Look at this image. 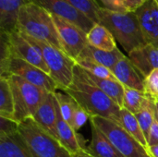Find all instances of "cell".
Here are the masks:
<instances>
[{
  "mask_svg": "<svg viewBox=\"0 0 158 157\" xmlns=\"http://www.w3.org/2000/svg\"><path fill=\"white\" fill-rule=\"evenodd\" d=\"M98 23L113 34L128 54L147 44L135 12H117L101 7L98 11Z\"/></svg>",
  "mask_w": 158,
  "mask_h": 157,
  "instance_id": "cell-2",
  "label": "cell"
},
{
  "mask_svg": "<svg viewBox=\"0 0 158 157\" xmlns=\"http://www.w3.org/2000/svg\"><path fill=\"white\" fill-rule=\"evenodd\" d=\"M0 76H19L28 82L41 87L48 93H55L59 90L57 84L46 72L34 65L15 56H7L0 61Z\"/></svg>",
  "mask_w": 158,
  "mask_h": 157,
  "instance_id": "cell-9",
  "label": "cell"
},
{
  "mask_svg": "<svg viewBox=\"0 0 158 157\" xmlns=\"http://www.w3.org/2000/svg\"><path fill=\"white\" fill-rule=\"evenodd\" d=\"M0 157H33L28 145L18 132L0 134Z\"/></svg>",
  "mask_w": 158,
  "mask_h": 157,
  "instance_id": "cell-19",
  "label": "cell"
},
{
  "mask_svg": "<svg viewBox=\"0 0 158 157\" xmlns=\"http://www.w3.org/2000/svg\"><path fill=\"white\" fill-rule=\"evenodd\" d=\"M6 78L13 94L15 120L20 123L32 118L49 93L19 76L9 75Z\"/></svg>",
  "mask_w": 158,
  "mask_h": 157,
  "instance_id": "cell-5",
  "label": "cell"
},
{
  "mask_svg": "<svg viewBox=\"0 0 158 157\" xmlns=\"http://www.w3.org/2000/svg\"><path fill=\"white\" fill-rule=\"evenodd\" d=\"M147 43L158 48V5L148 0L135 11Z\"/></svg>",
  "mask_w": 158,
  "mask_h": 157,
  "instance_id": "cell-12",
  "label": "cell"
},
{
  "mask_svg": "<svg viewBox=\"0 0 158 157\" xmlns=\"http://www.w3.org/2000/svg\"><path fill=\"white\" fill-rule=\"evenodd\" d=\"M120 126H122L126 130V131L133 136L144 148H148L147 140L141 129V126L135 115H133L126 108H121L120 110Z\"/></svg>",
  "mask_w": 158,
  "mask_h": 157,
  "instance_id": "cell-24",
  "label": "cell"
},
{
  "mask_svg": "<svg viewBox=\"0 0 158 157\" xmlns=\"http://www.w3.org/2000/svg\"><path fill=\"white\" fill-rule=\"evenodd\" d=\"M155 1L156 2V4H157V5H158V0H155Z\"/></svg>",
  "mask_w": 158,
  "mask_h": 157,
  "instance_id": "cell-39",
  "label": "cell"
},
{
  "mask_svg": "<svg viewBox=\"0 0 158 157\" xmlns=\"http://www.w3.org/2000/svg\"><path fill=\"white\" fill-rule=\"evenodd\" d=\"M64 92L75 99L91 117H102L120 125V110L110 97L97 87L77 63L71 84Z\"/></svg>",
  "mask_w": 158,
  "mask_h": 157,
  "instance_id": "cell-1",
  "label": "cell"
},
{
  "mask_svg": "<svg viewBox=\"0 0 158 157\" xmlns=\"http://www.w3.org/2000/svg\"><path fill=\"white\" fill-rule=\"evenodd\" d=\"M52 15L63 51L76 61L88 44L87 33L67 19L54 14Z\"/></svg>",
  "mask_w": 158,
  "mask_h": 157,
  "instance_id": "cell-10",
  "label": "cell"
},
{
  "mask_svg": "<svg viewBox=\"0 0 158 157\" xmlns=\"http://www.w3.org/2000/svg\"><path fill=\"white\" fill-rule=\"evenodd\" d=\"M141 129L146 138L148 140L150 130L152 128V125L154 124L155 120L156 119V104L155 100L149 97L148 101L144 105V106L142 108V110L135 115Z\"/></svg>",
  "mask_w": 158,
  "mask_h": 157,
  "instance_id": "cell-27",
  "label": "cell"
},
{
  "mask_svg": "<svg viewBox=\"0 0 158 157\" xmlns=\"http://www.w3.org/2000/svg\"><path fill=\"white\" fill-rule=\"evenodd\" d=\"M29 2L34 3L50 13L59 16L68 21L77 25L86 33L94 26V22L88 19L85 15L78 11L69 3L65 0H28Z\"/></svg>",
  "mask_w": 158,
  "mask_h": 157,
  "instance_id": "cell-11",
  "label": "cell"
},
{
  "mask_svg": "<svg viewBox=\"0 0 158 157\" xmlns=\"http://www.w3.org/2000/svg\"><path fill=\"white\" fill-rule=\"evenodd\" d=\"M104 7L117 12H127L124 0H101Z\"/></svg>",
  "mask_w": 158,
  "mask_h": 157,
  "instance_id": "cell-33",
  "label": "cell"
},
{
  "mask_svg": "<svg viewBox=\"0 0 158 157\" xmlns=\"http://www.w3.org/2000/svg\"><path fill=\"white\" fill-rule=\"evenodd\" d=\"M28 0H0V30L9 33L17 30L20 8Z\"/></svg>",
  "mask_w": 158,
  "mask_h": 157,
  "instance_id": "cell-17",
  "label": "cell"
},
{
  "mask_svg": "<svg viewBox=\"0 0 158 157\" xmlns=\"http://www.w3.org/2000/svg\"><path fill=\"white\" fill-rule=\"evenodd\" d=\"M90 119L89 114L79 105V107L76 109L74 115H73V120H72V128L78 131L86 122L87 120Z\"/></svg>",
  "mask_w": 158,
  "mask_h": 157,
  "instance_id": "cell-32",
  "label": "cell"
},
{
  "mask_svg": "<svg viewBox=\"0 0 158 157\" xmlns=\"http://www.w3.org/2000/svg\"><path fill=\"white\" fill-rule=\"evenodd\" d=\"M125 55L121 53V51L118 47L113 51H105L95 48L88 43L77 59L90 60L112 69L114 66Z\"/></svg>",
  "mask_w": 158,
  "mask_h": 157,
  "instance_id": "cell-20",
  "label": "cell"
},
{
  "mask_svg": "<svg viewBox=\"0 0 158 157\" xmlns=\"http://www.w3.org/2000/svg\"><path fill=\"white\" fill-rule=\"evenodd\" d=\"M155 104H156V117L158 120V100L155 101Z\"/></svg>",
  "mask_w": 158,
  "mask_h": 157,
  "instance_id": "cell-38",
  "label": "cell"
},
{
  "mask_svg": "<svg viewBox=\"0 0 158 157\" xmlns=\"http://www.w3.org/2000/svg\"><path fill=\"white\" fill-rule=\"evenodd\" d=\"M86 75L89 79L97 86L99 87L108 97H110L118 106L121 108L123 107V98H124V91L125 87L117 80H110V79H102L98 78L87 70L83 68Z\"/></svg>",
  "mask_w": 158,
  "mask_h": 157,
  "instance_id": "cell-22",
  "label": "cell"
},
{
  "mask_svg": "<svg viewBox=\"0 0 158 157\" xmlns=\"http://www.w3.org/2000/svg\"><path fill=\"white\" fill-rule=\"evenodd\" d=\"M92 140L87 151L94 157H124L112 144L109 139L95 125L91 123Z\"/></svg>",
  "mask_w": 158,
  "mask_h": 157,
  "instance_id": "cell-18",
  "label": "cell"
},
{
  "mask_svg": "<svg viewBox=\"0 0 158 157\" xmlns=\"http://www.w3.org/2000/svg\"><path fill=\"white\" fill-rule=\"evenodd\" d=\"M128 57L143 79L158 68V48L152 44H145L134 49Z\"/></svg>",
  "mask_w": 158,
  "mask_h": 157,
  "instance_id": "cell-13",
  "label": "cell"
},
{
  "mask_svg": "<svg viewBox=\"0 0 158 157\" xmlns=\"http://www.w3.org/2000/svg\"><path fill=\"white\" fill-rule=\"evenodd\" d=\"M76 63L81 66L82 68L90 72L91 74L102 78V79H110V80H117L112 72V70L101 64L90 61V60H85V59H77Z\"/></svg>",
  "mask_w": 158,
  "mask_h": 157,
  "instance_id": "cell-29",
  "label": "cell"
},
{
  "mask_svg": "<svg viewBox=\"0 0 158 157\" xmlns=\"http://www.w3.org/2000/svg\"><path fill=\"white\" fill-rule=\"evenodd\" d=\"M9 56L21 58L50 75L40 49L18 30L9 33L1 32V60Z\"/></svg>",
  "mask_w": 158,
  "mask_h": 157,
  "instance_id": "cell-8",
  "label": "cell"
},
{
  "mask_svg": "<svg viewBox=\"0 0 158 157\" xmlns=\"http://www.w3.org/2000/svg\"><path fill=\"white\" fill-rule=\"evenodd\" d=\"M148 143V147L149 146H153V145H156L158 144V120L156 119L154 124L152 125V128L150 130V133H149V137L147 140Z\"/></svg>",
  "mask_w": 158,
  "mask_h": 157,
  "instance_id": "cell-34",
  "label": "cell"
},
{
  "mask_svg": "<svg viewBox=\"0 0 158 157\" xmlns=\"http://www.w3.org/2000/svg\"><path fill=\"white\" fill-rule=\"evenodd\" d=\"M17 30L63 50L52 13L34 3L29 2L20 8Z\"/></svg>",
  "mask_w": 158,
  "mask_h": 157,
  "instance_id": "cell-3",
  "label": "cell"
},
{
  "mask_svg": "<svg viewBox=\"0 0 158 157\" xmlns=\"http://www.w3.org/2000/svg\"><path fill=\"white\" fill-rule=\"evenodd\" d=\"M54 95L57 101L60 113L63 117V118L72 127V120H73V115L76 111V109L79 107L78 103L75 101L73 97H71L69 94H68L66 92L59 90L54 93Z\"/></svg>",
  "mask_w": 158,
  "mask_h": 157,
  "instance_id": "cell-26",
  "label": "cell"
},
{
  "mask_svg": "<svg viewBox=\"0 0 158 157\" xmlns=\"http://www.w3.org/2000/svg\"><path fill=\"white\" fill-rule=\"evenodd\" d=\"M14 114V100L8 79L0 76V117L15 120Z\"/></svg>",
  "mask_w": 158,
  "mask_h": 157,
  "instance_id": "cell-23",
  "label": "cell"
},
{
  "mask_svg": "<svg viewBox=\"0 0 158 157\" xmlns=\"http://www.w3.org/2000/svg\"><path fill=\"white\" fill-rule=\"evenodd\" d=\"M117 81L124 87L144 92V79L141 78L140 72L135 68L128 56L121 58L111 69Z\"/></svg>",
  "mask_w": 158,
  "mask_h": 157,
  "instance_id": "cell-15",
  "label": "cell"
},
{
  "mask_svg": "<svg viewBox=\"0 0 158 157\" xmlns=\"http://www.w3.org/2000/svg\"><path fill=\"white\" fill-rule=\"evenodd\" d=\"M89 120L106 134L124 157H151L147 149L119 124L102 117H91Z\"/></svg>",
  "mask_w": 158,
  "mask_h": 157,
  "instance_id": "cell-7",
  "label": "cell"
},
{
  "mask_svg": "<svg viewBox=\"0 0 158 157\" xmlns=\"http://www.w3.org/2000/svg\"><path fill=\"white\" fill-rule=\"evenodd\" d=\"M147 152L151 157H158V144L149 146L147 148Z\"/></svg>",
  "mask_w": 158,
  "mask_h": 157,
  "instance_id": "cell-36",
  "label": "cell"
},
{
  "mask_svg": "<svg viewBox=\"0 0 158 157\" xmlns=\"http://www.w3.org/2000/svg\"><path fill=\"white\" fill-rule=\"evenodd\" d=\"M43 130L58 140L56 130V98L54 93H49L37 111L31 118ZM59 141V140H58Z\"/></svg>",
  "mask_w": 158,
  "mask_h": 157,
  "instance_id": "cell-14",
  "label": "cell"
},
{
  "mask_svg": "<svg viewBox=\"0 0 158 157\" xmlns=\"http://www.w3.org/2000/svg\"><path fill=\"white\" fill-rule=\"evenodd\" d=\"M22 34L40 49L43 58L49 69L50 77L57 84L59 90L65 91L69 88L73 81L76 61L69 57L63 50L56 47L55 45L38 41L24 33Z\"/></svg>",
  "mask_w": 158,
  "mask_h": 157,
  "instance_id": "cell-6",
  "label": "cell"
},
{
  "mask_svg": "<svg viewBox=\"0 0 158 157\" xmlns=\"http://www.w3.org/2000/svg\"><path fill=\"white\" fill-rule=\"evenodd\" d=\"M19 133L33 157H73L58 140L43 130L31 118L19 123Z\"/></svg>",
  "mask_w": 158,
  "mask_h": 157,
  "instance_id": "cell-4",
  "label": "cell"
},
{
  "mask_svg": "<svg viewBox=\"0 0 158 157\" xmlns=\"http://www.w3.org/2000/svg\"><path fill=\"white\" fill-rule=\"evenodd\" d=\"M94 23H98V11L101 6L96 0H65Z\"/></svg>",
  "mask_w": 158,
  "mask_h": 157,
  "instance_id": "cell-28",
  "label": "cell"
},
{
  "mask_svg": "<svg viewBox=\"0 0 158 157\" xmlns=\"http://www.w3.org/2000/svg\"><path fill=\"white\" fill-rule=\"evenodd\" d=\"M144 93L153 100H158V68L144 79Z\"/></svg>",
  "mask_w": 158,
  "mask_h": 157,
  "instance_id": "cell-30",
  "label": "cell"
},
{
  "mask_svg": "<svg viewBox=\"0 0 158 157\" xmlns=\"http://www.w3.org/2000/svg\"><path fill=\"white\" fill-rule=\"evenodd\" d=\"M148 99L149 96L144 92L125 87L122 108H126L133 115H136L142 110Z\"/></svg>",
  "mask_w": 158,
  "mask_h": 157,
  "instance_id": "cell-25",
  "label": "cell"
},
{
  "mask_svg": "<svg viewBox=\"0 0 158 157\" xmlns=\"http://www.w3.org/2000/svg\"><path fill=\"white\" fill-rule=\"evenodd\" d=\"M147 1L148 0H124V4H125L127 11L135 12Z\"/></svg>",
  "mask_w": 158,
  "mask_h": 157,
  "instance_id": "cell-35",
  "label": "cell"
},
{
  "mask_svg": "<svg viewBox=\"0 0 158 157\" xmlns=\"http://www.w3.org/2000/svg\"><path fill=\"white\" fill-rule=\"evenodd\" d=\"M87 40L90 45L105 51H113L118 47L113 34L100 23H95L90 30Z\"/></svg>",
  "mask_w": 158,
  "mask_h": 157,
  "instance_id": "cell-21",
  "label": "cell"
},
{
  "mask_svg": "<svg viewBox=\"0 0 158 157\" xmlns=\"http://www.w3.org/2000/svg\"><path fill=\"white\" fill-rule=\"evenodd\" d=\"M19 123L13 120L0 117V134L10 135L19 131Z\"/></svg>",
  "mask_w": 158,
  "mask_h": 157,
  "instance_id": "cell-31",
  "label": "cell"
},
{
  "mask_svg": "<svg viewBox=\"0 0 158 157\" xmlns=\"http://www.w3.org/2000/svg\"><path fill=\"white\" fill-rule=\"evenodd\" d=\"M56 130H57L58 140L61 143V144L72 155H74L83 148L80 142L81 138L78 135L77 131L63 118L56 99Z\"/></svg>",
  "mask_w": 158,
  "mask_h": 157,
  "instance_id": "cell-16",
  "label": "cell"
},
{
  "mask_svg": "<svg viewBox=\"0 0 158 157\" xmlns=\"http://www.w3.org/2000/svg\"><path fill=\"white\" fill-rule=\"evenodd\" d=\"M73 157H94L85 148H82L81 150H80L77 154H75Z\"/></svg>",
  "mask_w": 158,
  "mask_h": 157,
  "instance_id": "cell-37",
  "label": "cell"
}]
</instances>
